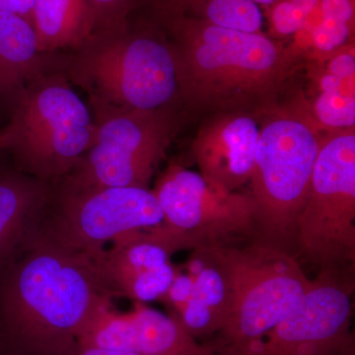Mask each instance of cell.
Masks as SVG:
<instances>
[{"instance_id":"1","label":"cell","mask_w":355,"mask_h":355,"mask_svg":"<svg viewBox=\"0 0 355 355\" xmlns=\"http://www.w3.org/2000/svg\"><path fill=\"white\" fill-rule=\"evenodd\" d=\"M98 258L34 236L0 270V355H76L85 324L113 300Z\"/></svg>"},{"instance_id":"2","label":"cell","mask_w":355,"mask_h":355,"mask_svg":"<svg viewBox=\"0 0 355 355\" xmlns=\"http://www.w3.org/2000/svg\"><path fill=\"white\" fill-rule=\"evenodd\" d=\"M165 15L180 98L193 111L260 114L279 103L280 91L302 62L265 33Z\"/></svg>"},{"instance_id":"3","label":"cell","mask_w":355,"mask_h":355,"mask_svg":"<svg viewBox=\"0 0 355 355\" xmlns=\"http://www.w3.org/2000/svg\"><path fill=\"white\" fill-rule=\"evenodd\" d=\"M260 135L249 183L256 241L289 252L296 219L309 193L324 133L298 100L260 114Z\"/></svg>"},{"instance_id":"4","label":"cell","mask_w":355,"mask_h":355,"mask_svg":"<svg viewBox=\"0 0 355 355\" xmlns=\"http://www.w3.org/2000/svg\"><path fill=\"white\" fill-rule=\"evenodd\" d=\"M70 62L72 80L87 91L97 118L114 112L172 107L180 98L170 42L151 33L94 34Z\"/></svg>"},{"instance_id":"5","label":"cell","mask_w":355,"mask_h":355,"mask_svg":"<svg viewBox=\"0 0 355 355\" xmlns=\"http://www.w3.org/2000/svg\"><path fill=\"white\" fill-rule=\"evenodd\" d=\"M0 146L13 154L21 171L42 181L71 172L94 144L97 123L62 76H40L13 100Z\"/></svg>"},{"instance_id":"6","label":"cell","mask_w":355,"mask_h":355,"mask_svg":"<svg viewBox=\"0 0 355 355\" xmlns=\"http://www.w3.org/2000/svg\"><path fill=\"white\" fill-rule=\"evenodd\" d=\"M294 244L321 273L352 284L355 263V128L324 135Z\"/></svg>"},{"instance_id":"7","label":"cell","mask_w":355,"mask_h":355,"mask_svg":"<svg viewBox=\"0 0 355 355\" xmlns=\"http://www.w3.org/2000/svg\"><path fill=\"white\" fill-rule=\"evenodd\" d=\"M232 305L220 331L205 343L212 355L242 347L270 331L297 307L313 286L295 257L256 241L225 246Z\"/></svg>"},{"instance_id":"8","label":"cell","mask_w":355,"mask_h":355,"mask_svg":"<svg viewBox=\"0 0 355 355\" xmlns=\"http://www.w3.org/2000/svg\"><path fill=\"white\" fill-rule=\"evenodd\" d=\"M153 191L139 187L51 188L35 237L69 251L101 256L105 245L162 222Z\"/></svg>"},{"instance_id":"9","label":"cell","mask_w":355,"mask_h":355,"mask_svg":"<svg viewBox=\"0 0 355 355\" xmlns=\"http://www.w3.org/2000/svg\"><path fill=\"white\" fill-rule=\"evenodd\" d=\"M94 144L62 183L78 189L146 188L176 133L172 107L97 118Z\"/></svg>"},{"instance_id":"10","label":"cell","mask_w":355,"mask_h":355,"mask_svg":"<svg viewBox=\"0 0 355 355\" xmlns=\"http://www.w3.org/2000/svg\"><path fill=\"white\" fill-rule=\"evenodd\" d=\"M153 191L163 217L155 228L179 251L221 243L231 235L254 234L250 196L224 190L200 173L169 166Z\"/></svg>"},{"instance_id":"11","label":"cell","mask_w":355,"mask_h":355,"mask_svg":"<svg viewBox=\"0 0 355 355\" xmlns=\"http://www.w3.org/2000/svg\"><path fill=\"white\" fill-rule=\"evenodd\" d=\"M352 286L320 272L279 324L242 347L214 355H355Z\"/></svg>"},{"instance_id":"12","label":"cell","mask_w":355,"mask_h":355,"mask_svg":"<svg viewBox=\"0 0 355 355\" xmlns=\"http://www.w3.org/2000/svg\"><path fill=\"white\" fill-rule=\"evenodd\" d=\"M78 343L137 355H212L179 321L146 303L120 313L112 300L103 303L81 331Z\"/></svg>"},{"instance_id":"13","label":"cell","mask_w":355,"mask_h":355,"mask_svg":"<svg viewBox=\"0 0 355 355\" xmlns=\"http://www.w3.org/2000/svg\"><path fill=\"white\" fill-rule=\"evenodd\" d=\"M173 254L171 246L151 228L121 236L97 260L105 291L112 298L135 302L162 300L177 272Z\"/></svg>"},{"instance_id":"14","label":"cell","mask_w":355,"mask_h":355,"mask_svg":"<svg viewBox=\"0 0 355 355\" xmlns=\"http://www.w3.org/2000/svg\"><path fill=\"white\" fill-rule=\"evenodd\" d=\"M260 114L221 112L203 121L193 142V158L203 178L229 191L249 183Z\"/></svg>"},{"instance_id":"15","label":"cell","mask_w":355,"mask_h":355,"mask_svg":"<svg viewBox=\"0 0 355 355\" xmlns=\"http://www.w3.org/2000/svg\"><path fill=\"white\" fill-rule=\"evenodd\" d=\"M51 193L49 182L25 173H0V270L31 242Z\"/></svg>"},{"instance_id":"16","label":"cell","mask_w":355,"mask_h":355,"mask_svg":"<svg viewBox=\"0 0 355 355\" xmlns=\"http://www.w3.org/2000/svg\"><path fill=\"white\" fill-rule=\"evenodd\" d=\"M41 53L33 25L0 11V97L13 101L28 83L42 76Z\"/></svg>"},{"instance_id":"17","label":"cell","mask_w":355,"mask_h":355,"mask_svg":"<svg viewBox=\"0 0 355 355\" xmlns=\"http://www.w3.org/2000/svg\"><path fill=\"white\" fill-rule=\"evenodd\" d=\"M33 26L41 53L78 49L94 29L87 0H36Z\"/></svg>"},{"instance_id":"18","label":"cell","mask_w":355,"mask_h":355,"mask_svg":"<svg viewBox=\"0 0 355 355\" xmlns=\"http://www.w3.org/2000/svg\"><path fill=\"white\" fill-rule=\"evenodd\" d=\"M182 270L193 282V296L211 311L221 330L232 305V284L223 245L216 242L195 248Z\"/></svg>"},{"instance_id":"19","label":"cell","mask_w":355,"mask_h":355,"mask_svg":"<svg viewBox=\"0 0 355 355\" xmlns=\"http://www.w3.org/2000/svg\"><path fill=\"white\" fill-rule=\"evenodd\" d=\"M165 14H180L239 31L261 32L263 16L252 0H161Z\"/></svg>"},{"instance_id":"20","label":"cell","mask_w":355,"mask_h":355,"mask_svg":"<svg viewBox=\"0 0 355 355\" xmlns=\"http://www.w3.org/2000/svg\"><path fill=\"white\" fill-rule=\"evenodd\" d=\"M312 98H296L324 133L355 128V98L338 92H312Z\"/></svg>"},{"instance_id":"21","label":"cell","mask_w":355,"mask_h":355,"mask_svg":"<svg viewBox=\"0 0 355 355\" xmlns=\"http://www.w3.org/2000/svg\"><path fill=\"white\" fill-rule=\"evenodd\" d=\"M354 26L322 19L311 29L303 28L294 35L301 46L308 49L304 60H321L345 44L354 42Z\"/></svg>"},{"instance_id":"22","label":"cell","mask_w":355,"mask_h":355,"mask_svg":"<svg viewBox=\"0 0 355 355\" xmlns=\"http://www.w3.org/2000/svg\"><path fill=\"white\" fill-rule=\"evenodd\" d=\"M135 0H87L93 34L120 31L128 27V15Z\"/></svg>"},{"instance_id":"23","label":"cell","mask_w":355,"mask_h":355,"mask_svg":"<svg viewBox=\"0 0 355 355\" xmlns=\"http://www.w3.org/2000/svg\"><path fill=\"white\" fill-rule=\"evenodd\" d=\"M272 36L275 38L294 36L305 26L307 17L288 0H277L266 9Z\"/></svg>"},{"instance_id":"24","label":"cell","mask_w":355,"mask_h":355,"mask_svg":"<svg viewBox=\"0 0 355 355\" xmlns=\"http://www.w3.org/2000/svg\"><path fill=\"white\" fill-rule=\"evenodd\" d=\"M316 62H321L324 69L333 76L340 77V78L355 77L354 42L345 44L329 57Z\"/></svg>"},{"instance_id":"25","label":"cell","mask_w":355,"mask_h":355,"mask_svg":"<svg viewBox=\"0 0 355 355\" xmlns=\"http://www.w3.org/2000/svg\"><path fill=\"white\" fill-rule=\"evenodd\" d=\"M319 8L324 19L354 26L355 0H320Z\"/></svg>"},{"instance_id":"26","label":"cell","mask_w":355,"mask_h":355,"mask_svg":"<svg viewBox=\"0 0 355 355\" xmlns=\"http://www.w3.org/2000/svg\"><path fill=\"white\" fill-rule=\"evenodd\" d=\"M35 2L36 0H0V11L19 16L33 25Z\"/></svg>"},{"instance_id":"27","label":"cell","mask_w":355,"mask_h":355,"mask_svg":"<svg viewBox=\"0 0 355 355\" xmlns=\"http://www.w3.org/2000/svg\"><path fill=\"white\" fill-rule=\"evenodd\" d=\"M76 355H137L130 352H121V350L103 349V347H93V345L78 343Z\"/></svg>"},{"instance_id":"28","label":"cell","mask_w":355,"mask_h":355,"mask_svg":"<svg viewBox=\"0 0 355 355\" xmlns=\"http://www.w3.org/2000/svg\"><path fill=\"white\" fill-rule=\"evenodd\" d=\"M288 1L298 8L301 12L304 13L306 17H308L315 9H317L320 3V0H288Z\"/></svg>"},{"instance_id":"29","label":"cell","mask_w":355,"mask_h":355,"mask_svg":"<svg viewBox=\"0 0 355 355\" xmlns=\"http://www.w3.org/2000/svg\"><path fill=\"white\" fill-rule=\"evenodd\" d=\"M254 1L257 6H263V8H268V7L272 6L273 3H275L277 0H252Z\"/></svg>"},{"instance_id":"30","label":"cell","mask_w":355,"mask_h":355,"mask_svg":"<svg viewBox=\"0 0 355 355\" xmlns=\"http://www.w3.org/2000/svg\"><path fill=\"white\" fill-rule=\"evenodd\" d=\"M0 150H1V146H0Z\"/></svg>"}]
</instances>
